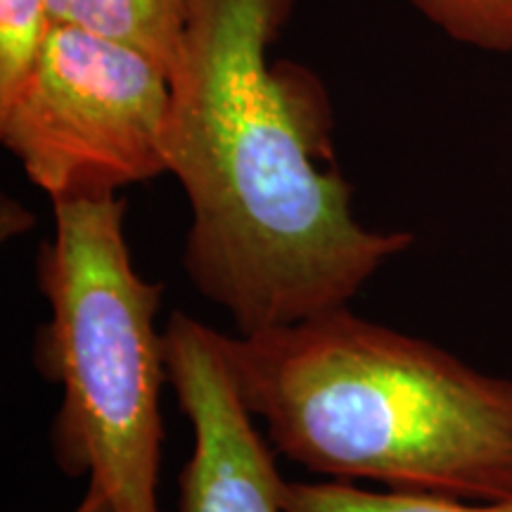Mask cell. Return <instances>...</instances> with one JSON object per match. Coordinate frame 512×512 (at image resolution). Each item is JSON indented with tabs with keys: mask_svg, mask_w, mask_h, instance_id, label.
I'll return each mask as SVG.
<instances>
[{
	"mask_svg": "<svg viewBox=\"0 0 512 512\" xmlns=\"http://www.w3.org/2000/svg\"><path fill=\"white\" fill-rule=\"evenodd\" d=\"M422 19L463 46L512 53V0H406Z\"/></svg>",
	"mask_w": 512,
	"mask_h": 512,
	"instance_id": "obj_8",
	"label": "cell"
},
{
	"mask_svg": "<svg viewBox=\"0 0 512 512\" xmlns=\"http://www.w3.org/2000/svg\"><path fill=\"white\" fill-rule=\"evenodd\" d=\"M166 373L192 427L176 512H285L275 448L235 389L221 332L183 311L164 325Z\"/></svg>",
	"mask_w": 512,
	"mask_h": 512,
	"instance_id": "obj_5",
	"label": "cell"
},
{
	"mask_svg": "<svg viewBox=\"0 0 512 512\" xmlns=\"http://www.w3.org/2000/svg\"><path fill=\"white\" fill-rule=\"evenodd\" d=\"M240 399L275 453L332 482L460 501L512 498V380L349 306L221 332Z\"/></svg>",
	"mask_w": 512,
	"mask_h": 512,
	"instance_id": "obj_2",
	"label": "cell"
},
{
	"mask_svg": "<svg viewBox=\"0 0 512 512\" xmlns=\"http://www.w3.org/2000/svg\"><path fill=\"white\" fill-rule=\"evenodd\" d=\"M50 27L48 0H0V100L27 79Z\"/></svg>",
	"mask_w": 512,
	"mask_h": 512,
	"instance_id": "obj_9",
	"label": "cell"
},
{
	"mask_svg": "<svg viewBox=\"0 0 512 512\" xmlns=\"http://www.w3.org/2000/svg\"><path fill=\"white\" fill-rule=\"evenodd\" d=\"M285 512H512L503 501H460L432 494L368 491L349 482H287Z\"/></svg>",
	"mask_w": 512,
	"mask_h": 512,
	"instance_id": "obj_7",
	"label": "cell"
},
{
	"mask_svg": "<svg viewBox=\"0 0 512 512\" xmlns=\"http://www.w3.org/2000/svg\"><path fill=\"white\" fill-rule=\"evenodd\" d=\"M72 512H117V508H114L112 498L102 491V486L88 482L86 494H83V498L76 503V508Z\"/></svg>",
	"mask_w": 512,
	"mask_h": 512,
	"instance_id": "obj_11",
	"label": "cell"
},
{
	"mask_svg": "<svg viewBox=\"0 0 512 512\" xmlns=\"http://www.w3.org/2000/svg\"><path fill=\"white\" fill-rule=\"evenodd\" d=\"M53 219L36 256L50 313L34 361L62 392L50 427L55 463L102 486L117 512H162L164 287L133 264L121 195L53 202Z\"/></svg>",
	"mask_w": 512,
	"mask_h": 512,
	"instance_id": "obj_3",
	"label": "cell"
},
{
	"mask_svg": "<svg viewBox=\"0 0 512 512\" xmlns=\"http://www.w3.org/2000/svg\"><path fill=\"white\" fill-rule=\"evenodd\" d=\"M31 223H34V219H31V214L22 207V204L15 200L3 202V235L5 238H8V235L10 238H15V235L27 233V230L31 228Z\"/></svg>",
	"mask_w": 512,
	"mask_h": 512,
	"instance_id": "obj_10",
	"label": "cell"
},
{
	"mask_svg": "<svg viewBox=\"0 0 512 512\" xmlns=\"http://www.w3.org/2000/svg\"><path fill=\"white\" fill-rule=\"evenodd\" d=\"M48 10L53 22L124 43L169 74L183 43L190 0H48Z\"/></svg>",
	"mask_w": 512,
	"mask_h": 512,
	"instance_id": "obj_6",
	"label": "cell"
},
{
	"mask_svg": "<svg viewBox=\"0 0 512 512\" xmlns=\"http://www.w3.org/2000/svg\"><path fill=\"white\" fill-rule=\"evenodd\" d=\"M299 0H190L169 72L166 171L185 192L181 264L238 335L349 306L413 247L363 226L311 69L271 55Z\"/></svg>",
	"mask_w": 512,
	"mask_h": 512,
	"instance_id": "obj_1",
	"label": "cell"
},
{
	"mask_svg": "<svg viewBox=\"0 0 512 512\" xmlns=\"http://www.w3.org/2000/svg\"><path fill=\"white\" fill-rule=\"evenodd\" d=\"M169 74L138 50L53 22L0 100V140L50 202L119 195L166 171Z\"/></svg>",
	"mask_w": 512,
	"mask_h": 512,
	"instance_id": "obj_4",
	"label": "cell"
}]
</instances>
